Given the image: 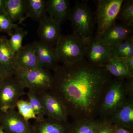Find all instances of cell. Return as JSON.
<instances>
[{
  "instance_id": "1",
  "label": "cell",
  "mask_w": 133,
  "mask_h": 133,
  "mask_svg": "<svg viewBox=\"0 0 133 133\" xmlns=\"http://www.w3.org/2000/svg\"><path fill=\"white\" fill-rule=\"evenodd\" d=\"M50 91L62 101L73 121L98 117L104 95L113 79L104 66L84 59L59 65L54 71Z\"/></svg>"
},
{
  "instance_id": "2",
  "label": "cell",
  "mask_w": 133,
  "mask_h": 133,
  "mask_svg": "<svg viewBox=\"0 0 133 133\" xmlns=\"http://www.w3.org/2000/svg\"><path fill=\"white\" fill-rule=\"evenodd\" d=\"M73 33L88 45L93 38L95 19L91 9L86 3L76 1L71 9L69 18Z\"/></svg>"
},
{
  "instance_id": "3",
  "label": "cell",
  "mask_w": 133,
  "mask_h": 133,
  "mask_svg": "<svg viewBox=\"0 0 133 133\" xmlns=\"http://www.w3.org/2000/svg\"><path fill=\"white\" fill-rule=\"evenodd\" d=\"M87 45L74 33L62 35L55 43V54L62 64L74 63L85 59Z\"/></svg>"
},
{
  "instance_id": "4",
  "label": "cell",
  "mask_w": 133,
  "mask_h": 133,
  "mask_svg": "<svg viewBox=\"0 0 133 133\" xmlns=\"http://www.w3.org/2000/svg\"><path fill=\"white\" fill-rule=\"evenodd\" d=\"M125 79L113 78L104 95L99 111L98 118L107 121L128 98Z\"/></svg>"
},
{
  "instance_id": "5",
  "label": "cell",
  "mask_w": 133,
  "mask_h": 133,
  "mask_svg": "<svg viewBox=\"0 0 133 133\" xmlns=\"http://www.w3.org/2000/svg\"><path fill=\"white\" fill-rule=\"evenodd\" d=\"M15 76L26 88L36 93L50 90L52 87L53 75L51 71L41 67L28 70L16 68Z\"/></svg>"
},
{
  "instance_id": "6",
  "label": "cell",
  "mask_w": 133,
  "mask_h": 133,
  "mask_svg": "<svg viewBox=\"0 0 133 133\" xmlns=\"http://www.w3.org/2000/svg\"><path fill=\"white\" fill-rule=\"evenodd\" d=\"M25 87L15 76L4 78L0 85V112L15 109L17 102L26 94Z\"/></svg>"
},
{
  "instance_id": "7",
  "label": "cell",
  "mask_w": 133,
  "mask_h": 133,
  "mask_svg": "<svg viewBox=\"0 0 133 133\" xmlns=\"http://www.w3.org/2000/svg\"><path fill=\"white\" fill-rule=\"evenodd\" d=\"M124 0H99L97 4L96 21L97 35H99L116 22L117 16Z\"/></svg>"
},
{
  "instance_id": "8",
  "label": "cell",
  "mask_w": 133,
  "mask_h": 133,
  "mask_svg": "<svg viewBox=\"0 0 133 133\" xmlns=\"http://www.w3.org/2000/svg\"><path fill=\"white\" fill-rule=\"evenodd\" d=\"M42 104L45 116L67 121L68 115L62 101L50 90L36 93Z\"/></svg>"
},
{
  "instance_id": "9",
  "label": "cell",
  "mask_w": 133,
  "mask_h": 133,
  "mask_svg": "<svg viewBox=\"0 0 133 133\" xmlns=\"http://www.w3.org/2000/svg\"><path fill=\"white\" fill-rule=\"evenodd\" d=\"M0 125L6 133H34L33 125L26 122L15 109L0 112Z\"/></svg>"
},
{
  "instance_id": "10",
  "label": "cell",
  "mask_w": 133,
  "mask_h": 133,
  "mask_svg": "<svg viewBox=\"0 0 133 133\" xmlns=\"http://www.w3.org/2000/svg\"><path fill=\"white\" fill-rule=\"evenodd\" d=\"M113 48L102 44L95 37L87 45L85 58L95 66H104L113 57Z\"/></svg>"
},
{
  "instance_id": "11",
  "label": "cell",
  "mask_w": 133,
  "mask_h": 133,
  "mask_svg": "<svg viewBox=\"0 0 133 133\" xmlns=\"http://www.w3.org/2000/svg\"><path fill=\"white\" fill-rule=\"evenodd\" d=\"M132 28L115 22L106 31L95 37L102 44L114 48L132 35Z\"/></svg>"
},
{
  "instance_id": "12",
  "label": "cell",
  "mask_w": 133,
  "mask_h": 133,
  "mask_svg": "<svg viewBox=\"0 0 133 133\" xmlns=\"http://www.w3.org/2000/svg\"><path fill=\"white\" fill-rule=\"evenodd\" d=\"M33 44L40 67L50 71H55L59 66V62L53 44L40 41H34Z\"/></svg>"
},
{
  "instance_id": "13",
  "label": "cell",
  "mask_w": 133,
  "mask_h": 133,
  "mask_svg": "<svg viewBox=\"0 0 133 133\" xmlns=\"http://www.w3.org/2000/svg\"><path fill=\"white\" fill-rule=\"evenodd\" d=\"M8 40L6 36H0V73L5 78L14 76L16 69L15 53Z\"/></svg>"
},
{
  "instance_id": "14",
  "label": "cell",
  "mask_w": 133,
  "mask_h": 133,
  "mask_svg": "<svg viewBox=\"0 0 133 133\" xmlns=\"http://www.w3.org/2000/svg\"><path fill=\"white\" fill-rule=\"evenodd\" d=\"M39 22L37 33L40 41L52 44L55 43L62 35L61 24L47 15Z\"/></svg>"
},
{
  "instance_id": "15",
  "label": "cell",
  "mask_w": 133,
  "mask_h": 133,
  "mask_svg": "<svg viewBox=\"0 0 133 133\" xmlns=\"http://www.w3.org/2000/svg\"><path fill=\"white\" fill-rule=\"evenodd\" d=\"M15 62L16 69L28 70L40 67L33 43L22 46L15 54Z\"/></svg>"
},
{
  "instance_id": "16",
  "label": "cell",
  "mask_w": 133,
  "mask_h": 133,
  "mask_svg": "<svg viewBox=\"0 0 133 133\" xmlns=\"http://www.w3.org/2000/svg\"><path fill=\"white\" fill-rule=\"evenodd\" d=\"M106 121L133 129V97H128L124 104Z\"/></svg>"
},
{
  "instance_id": "17",
  "label": "cell",
  "mask_w": 133,
  "mask_h": 133,
  "mask_svg": "<svg viewBox=\"0 0 133 133\" xmlns=\"http://www.w3.org/2000/svg\"><path fill=\"white\" fill-rule=\"evenodd\" d=\"M45 10L48 16L61 24L69 18L70 2L68 0L45 1Z\"/></svg>"
},
{
  "instance_id": "18",
  "label": "cell",
  "mask_w": 133,
  "mask_h": 133,
  "mask_svg": "<svg viewBox=\"0 0 133 133\" xmlns=\"http://www.w3.org/2000/svg\"><path fill=\"white\" fill-rule=\"evenodd\" d=\"M70 123L47 117L33 125L34 133H68Z\"/></svg>"
},
{
  "instance_id": "19",
  "label": "cell",
  "mask_w": 133,
  "mask_h": 133,
  "mask_svg": "<svg viewBox=\"0 0 133 133\" xmlns=\"http://www.w3.org/2000/svg\"><path fill=\"white\" fill-rule=\"evenodd\" d=\"M26 0H6L5 13L14 23L22 24L26 19Z\"/></svg>"
},
{
  "instance_id": "20",
  "label": "cell",
  "mask_w": 133,
  "mask_h": 133,
  "mask_svg": "<svg viewBox=\"0 0 133 133\" xmlns=\"http://www.w3.org/2000/svg\"><path fill=\"white\" fill-rule=\"evenodd\" d=\"M104 122L98 118L90 120L73 121L69 124L68 133H95Z\"/></svg>"
},
{
  "instance_id": "21",
  "label": "cell",
  "mask_w": 133,
  "mask_h": 133,
  "mask_svg": "<svg viewBox=\"0 0 133 133\" xmlns=\"http://www.w3.org/2000/svg\"><path fill=\"white\" fill-rule=\"evenodd\" d=\"M45 1L26 0L25 18L39 22L46 14Z\"/></svg>"
},
{
  "instance_id": "22",
  "label": "cell",
  "mask_w": 133,
  "mask_h": 133,
  "mask_svg": "<svg viewBox=\"0 0 133 133\" xmlns=\"http://www.w3.org/2000/svg\"><path fill=\"white\" fill-rule=\"evenodd\" d=\"M104 67L107 71L115 78L124 79L132 77L122 61L118 57L113 56Z\"/></svg>"
},
{
  "instance_id": "23",
  "label": "cell",
  "mask_w": 133,
  "mask_h": 133,
  "mask_svg": "<svg viewBox=\"0 0 133 133\" xmlns=\"http://www.w3.org/2000/svg\"><path fill=\"white\" fill-rule=\"evenodd\" d=\"M116 20L120 23L127 26L132 28L133 26V1H124L119 11Z\"/></svg>"
},
{
  "instance_id": "24",
  "label": "cell",
  "mask_w": 133,
  "mask_h": 133,
  "mask_svg": "<svg viewBox=\"0 0 133 133\" xmlns=\"http://www.w3.org/2000/svg\"><path fill=\"white\" fill-rule=\"evenodd\" d=\"M113 56L125 57L133 56L132 35L116 47L113 48Z\"/></svg>"
},
{
  "instance_id": "25",
  "label": "cell",
  "mask_w": 133,
  "mask_h": 133,
  "mask_svg": "<svg viewBox=\"0 0 133 133\" xmlns=\"http://www.w3.org/2000/svg\"><path fill=\"white\" fill-rule=\"evenodd\" d=\"M28 35V31L21 27H18L8 39L10 46L15 54L22 47L23 38Z\"/></svg>"
},
{
  "instance_id": "26",
  "label": "cell",
  "mask_w": 133,
  "mask_h": 133,
  "mask_svg": "<svg viewBox=\"0 0 133 133\" xmlns=\"http://www.w3.org/2000/svg\"><path fill=\"white\" fill-rule=\"evenodd\" d=\"M26 94L28 99V101L37 117V121H41L44 118L45 115L42 104L36 94L29 90Z\"/></svg>"
},
{
  "instance_id": "27",
  "label": "cell",
  "mask_w": 133,
  "mask_h": 133,
  "mask_svg": "<svg viewBox=\"0 0 133 133\" xmlns=\"http://www.w3.org/2000/svg\"><path fill=\"white\" fill-rule=\"evenodd\" d=\"M16 108L18 110V112L26 122L34 119L37 121V118L30 104L28 101L19 99L16 104Z\"/></svg>"
},
{
  "instance_id": "28",
  "label": "cell",
  "mask_w": 133,
  "mask_h": 133,
  "mask_svg": "<svg viewBox=\"0 0 133 133\" xmlns=\"http://www.w3.org/2000/svg\"><path fill=\"white\" fill-rule=\"evenodd\" d=\"M19 27V24L13 23L5 12L0 14V33H7L10 36L12 31Z\"/></svg>"
},
{
  "instance_id": "29",
  "label": "cell",
  "mask_w": 133,
  "mask_h": 133,
  "mask_svg": "<svg viewBox=\"0 0 133 133\" xmlns=\"http://www.w3.org/2000/svg\"><path fill=\"white\" fill-rule=\"evenodd\" d=\"M114 125L108 121H104L98 128L95 133H114Z\"/></svg>"
},
{
  "instance_id": "30",
  "label": "cell",
  "mask_w": 133,
  "mask_h": 133,
  "mask_svg": "<svg viewBox=\"0 0 133 133\" xmlns=\"http://www.w3.org/2000/svg\"><path fill=\"white\" fill-rule=\"evenodd\" d=\"M118 58L124 63L130 75L133 77V56Z\"/></svg>"
},
{
  "instance_id": "31",
  "label": "cell",
  "mask_w": 133,
  "mask_h": 133,
  "mask_svg": "<svg viewBox=\"0 0 133 133\" xmlns=\"http://www.w3.org/2000/svg\"><path fill=\"white\" fill-rule=\"evenodd\" d=\"M114 133H133V129L114 125Z\"/></svg>"
},
{
  "instance_id": "32",
  "label": "cell",
  "mask_w": 133,
  "mask_h": 133,
  "mask_svg": "<svg viewBox=\"0 0 133 133\" xmlns=\"http://www.w3.org/2000/svg\"><path fill=\"white\" fill-rule=\"evenodd\" d=\"M6 0H0V14L5 12Z\"/></svg>"
},
{
  "instance_id": "33",
  "label": "cell",
  "mask_w": 133,
  "mask_h": 133,
  "mask_svg": "<svg viewBox=\"0 0 133 133\" xmlns=\"http://www.w3.org/2000/svg\"><path fill=\"white\" fill-rule=\"evenodd\" d=\"M4 78H5L4 77H3L2 74L0 73V85L2 83L3 81L4 80Z\"/></svg>"
},
{
  "instance_id": "34",
  "label": "cell",
  "mask_w": 133,
  "mask_h": 133,
  "mask_svg": "<svg viewBox=\"0 0 133 133\" xmlns=\"http://www.w3.org/2000/svg\"><path fill=\"white\" fill-rule=\"evenodd\" d=\"M0 133H6L3 129L2 127L0 125Z\"/></svg>"
}]
</instances>
